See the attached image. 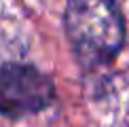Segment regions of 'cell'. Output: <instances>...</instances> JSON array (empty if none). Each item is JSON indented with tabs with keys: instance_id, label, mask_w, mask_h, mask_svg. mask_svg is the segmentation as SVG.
Segmentation results:
<instances>
[{
	"instance_id": "cell-1",
	"label": "cell",
	"mask_w": 129,
	"mask_h": 127,
	"mask_svg": "<svg viewBox=\"0 0 129 127\" xmlns=\"http://www.w3.org/2000/svg\"><path fill=\"white\" fill-rule=\"evenodd\" d=\"M63 28L72 51L87 68L110 64L125 42V21L114 0H68Z\"/></svg>"
},
{
	"instance_id": "cell-2",
	"label": "cell",
	"mask_w": 129,
	"mask_h": 127,
	"mask_svg": "<svg viewBox=\"0 0 129 127\" xmlns=\"http://www.w3.org/2000/svg\"><path fill=\"white\" fill-rule=\"evenodd\" d=\"M55 85L51 76L30 64L0 66V114L21 119L40 112L53 102Z\"/></svg>"
}]
</instances>
